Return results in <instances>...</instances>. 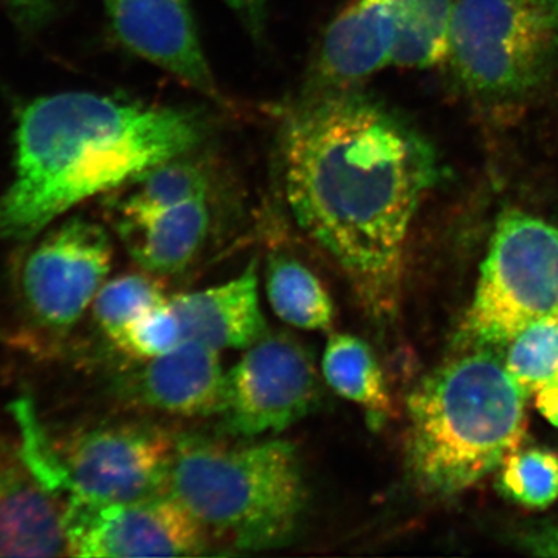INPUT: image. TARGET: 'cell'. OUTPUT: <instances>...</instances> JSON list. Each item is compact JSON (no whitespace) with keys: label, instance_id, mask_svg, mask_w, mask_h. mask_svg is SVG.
Instances as JSON below:
<instances>
[{"label":"cell","instance_id":"obj_1","mask_svg":"<svg viewBox=\"0 0 558 558\" xmlns=\"http://www.w3.org/2000/svg\"><path fill=\"white\" fill-rule=\"evenodd\" d=\"M281 161L300 229L339 264L374 318L389 317L411 222L439 179L433 146L355 89L314 92L286 116Z\"/></svg>","mask_w":558,"mask_h":558},{"label":"cell","instance_id":"obj_2","mask_svg":"<svg viewBox=\"0 0 558 558\" xmlns=\"http://www.w3.org/2000/svg\"><path fill=\"white\" fill-rule=\"evenodd\" d=\"M197 110L65 92L31 102L16 131V168L0 197V241H27L70 209L123 189L204 142Z\"/></svg>","mask_w":558,"mask_h":558},{"label":"cell","instance_id":"obj_3","mask_svg":"<svg viewBox=\"0 0 558 558\" xmlns=\"http://www.w3.org/2000/svg\"><path fill=\"white\" fill-rule=\"evenodd\" d=\"M405 461L414 486L450 498L478 484L526 435V395L492 348L446 363L407 399Z\"/></svg>","mask_w":558,"mask_h":558},{"label":"cell","instance_id":"obj_4","mask_svg":"<svg viewBox=\"0 0 558 558\" xmlns=\"http://www.w3.org/2000/svg\"><path fill=\"white\" fill-rule=\"evenodd\" d=\"M168 492L207 535L242 553L288 545L307 502L299 451L284 439L179 436Z\"/></svg>","mask_w":558,"mask_h":558},{"label":"cell","instance_id":"obj_5","mask_svg":"<svg viewBox=\"0 0 558 558\" xmlns=\"http://www.w3.org/2000/svg\"><path fill=\"white\" fill-rule=\"evenodd\" d=\"M22 451L62 505H117L168 492L175 436L157 425L112 424L50 442L22 410Z\"/></svg>","mask_w":558,"mask_h":558},{"label":"cell","instance_id":"obj_6","mask_svg":"<svg viewBox=\"0 0 558 558\" xmlns=\"http://www.w3.org/2000/svg\"><path fill=\"white\" fill-rule=\"evenodd\" d=\"M446 60L472 97L526 100L558 62V17L532 0H458Z\"/></svg>","mask_w":558,"mask_h":558},{"label":"cell","instance_id":"obj_7","mask_svg":"<svg viewBox=\"0 0 558 558\" xmlns=\"http://www.w3.org/2000/svg\"><path fill=\"white\" fill-rule=\"evenodd\" d=\"M557 306L558 227L526 213H502L465 317V339L502 347Z\"/></svg>","mask_w":558,"mask_h":558},{"label":"cell","instance_id":"obj_8","mask_svg":"<svg viewBox=\"0 0 558 558\" xmlns=\"http://www.w3.org/2000/svg\"><path fill=\"white\" fill-rule=\"evenodd\" d=\"M319 400L314 355L284 330H267L223 377L220 425L238 438L278 435L310 416Z\"/></svg>","mask_w":558,"mask_h":558},{"label":"cell","instance_id":"obj_9","mask_svg":"<svg viewBox=\"0 0 558 558\" xmlns=\"http://www.w3.org/2000/svg\"><path fill=\"white\" fill-rule=\"evenodd\" d=\"M113 248L108 231L72 218L47 233L25 258L21 292L35 325L69 332L108 279Z\"/></svg>","mask_w":558,"mask_h":558},{"label":"cell","instance_id":"obj_10","mask_svg":"<svg viewBox=\"0 0 558 558\" xmlns=\"http://www.w3.org/2000/svg\"><path fill=\"white\" fill-rule=\"evenodd\" d=\"M68 556L190 557L209 546L207 532L170 492L117 505H64Z\"/></svg>","mask_w":558,"mask_h":558},{"label":"cell","instance_id":"obj_11","mask_svg":"<svg viewBox=\"0 0 558 558\" xmlns=\"http://www.w3.org/2000/svg\"><path fill=\"white\" fill-rule=\"evenodd\" d=\"M105 7L113 35L128 50L222 101L189 0H105Z\"/></svg>","mask_w":558,"mask_h":558},{"label":"cell","instance_id":"obj_12","mask_svg":"<svg viewBox=\"0 0 558 558\" xmlns=\"http://www.w3.org/2000/svg\"><path fill=\"white\" fill-rule=\"evenodd\" d=\"M68 556L64 505L0 436V557Z\"/></svg>","mask_w":558,"mask_h":558},{"label":"cell","instance_id":"obj_13","mask_svg":"<svg viewBox=\"0 0 558 558\" xmlns=\"http://www.w3.org/2000/svg\"><path fill=\"white\" fill-rule=\"evenodd\" d=\"M395 43L392 0H352L325 33L311 94L355 89L391 64Z\"/></svg>","mask_w":558,"mask_h":558},{"label":"cell","instance_id":"obj_14","mask_svg":"<svg viewBox=\"0 0 558 558\" xmlns=\"http://www.w3.org/2000/svg\"><path fill=\"white\" fill-rule=\"evenodd\" d=\"M226 373L219 351L193 340L146 360L130 380V396L140 405L180 417L218 413Z\"/></svg>","mask_w":558,"mask_h":558},{"label":"cell","instance_id":"obj_15","mask_svg":"<svg viewBox=\"0 0 558 558\" xmlns=\"http://www.w3.org/2000/svg\"><path fill=\"white\" fill-rule=\"evenodd\" d=\"M178 315L183 340L205 347L247 349L266 336L267 326L259 303V279L252 263L240 277L211 288L180 293L170 299Z\"/></svg>","mask_w":558,"mask_h":558},{"label":"cell","instance_id":"obj_16","mask_svg":"<svg viewBox=\"0 0 558 558\" xmlns=\"http://www.w3.org/2000/svg\"><path fill=\"white\" fill-rule=\"evenodd\" d=\"M208 197L183 202L145 218L117 219V231L142 267L153 275L185 270L208 238Z\"/></svg>","mask_w":558,"mask_h":558},{"label":"cell","instance_id":"obj_17","mask_svg":"<svg viewBox=\"0 0 558 558\" xmlns=\"http://www.w3.org/2000/svg\"><path fill=\"white\" fill-rule=\"evenodd\" d=\"M323 377L340 398L357 405L369 425L379 428L392 413L384 371L373 348L348 332L330 333L322 362Z\"/></svg>","mask_w":558,"mask_h":558},{"label":"cell","instance_id":"obj_18","mask_svg":"<svg viewBox=\"0 0 558 558\" xmlns=\"http://www.w3.org/2000/svg\"><path fill=\"white\" fill-rule=\"evenodd\" d=\"M266 295L281 322L301 330L332 329V299L317 275L301 260L275 253L267 260Z\"/></svg>","mask_w":558,"mask_h":558},{"label":"cell","instance_id":"obj_19","mask_svg":"<svg viewBox=\"0 0 558 558\" xmlns=\"http://www.w3.org/2000/svg\"><path fill=\"white\" fill-rule=\"evenodd\" d=\"M110 211L117 219H137L199 197H208V172L190 154L149 168L123 186Z\"/></svg>","mask_w":558,"mask_h":558},{"label":"cell","instance_id":"obj_20","mask_svg":"<svg viewBox=\"0 0 558 558\" xmlns=\"http://www.w3.org/2000/svg\"><path fill=\"white\" fill-rule=\"evenodd\" d=\"M396 43L392 65L428 69L446 61L453 2L451 0H392Z\"/></svg>","mask_w":558,"mask_h":558},{"label":"cell","instance_id":"obj_21","mask_svg":"<svg viewBox=\"0 0 558 558\" xmlns=\"http://www.w3.org/2000/svg\"><path fill=\"white\" fill-rule=\"evenodd\" d=\"M505 366L529 396L558 377V317L535 319L509 341Z\"/></svg>","mask_w":558,"mask_h":558},{"label":"cell","instance_id":"obj_22","mask_svg":"<svg viewBox=\"0 0 558 558\" xmlns=\"http://www.w3.org/2000/svg\"><path fill=\"white\" fill-rule=\"evenodd\" d=\"M499 490L529 509H546L558 498V454L548 449L513 450L499 465Z\"/></svg>","mask_w":558,"mask_h":558},{"label":"cell","instance_id":"obj_23","mask_svg":"<svg viewBox=\"0 0 558 558\" xmlns=\"http://www.w3.org/2000/svg\"><path fill=\"white\" fill-rule=\"evenodd\" d=\"M165 300L159 279L143 270L106 281L92 303V311L102 333L113 343L132 319Z\"/></svg>","mask_w":558,"mask_h":558},{"label":"cell","instance_id":"obj_24","mask_svg":"<svg viewBox=\"0 0 558 558\" xmlns=\"http://www.w3.org/2000/svg\"><path fill=\"white\" fill-rule=\"evenodd\" d=\"M182 341L178 315L172 310L170 299H167L132 319L113 344L130 357L146 362L167 354Z\"/></svg>","mask_w":558,"mask_h":558},{"label":"cell","instance_id":"obj_25","mask_svg":"<svg viewBox=\"0 0 558 558\" xmlns=\"http://www.w3.org/2000/svg\"><path fill=\"white\" fill-rule=\"evenodd\" d=\"M11 14L25 31H38L53 17L62 0H5Z\"/></svg>","mask_w":558,"mask_h":558},{"label":"cell","instance_id":"obj_26","mask_svg":"<svg viewBox=\"0 0 558 558\" xmlns=\"http://www.w3.org/2000/svg\"><path fill=\"white\" fill-rule=\"evenodd\" d=\"M241 24L247 28L253 39H260L267 27L270 0H222Z\"/></svg>","mask_w":558,"mask_h":558},{"label":"cell","instance_id":"obj_27","mask_svg":"<svg viewBox=\"0 0 558 558\" xmlns=\"http://www.w3.org/2000/svg\"><path fill=\"white\" fill-rule=\"evenodd\" d=\"M523 548L534 556L558 557V524H549L529 532L523 539Z\"/></svg>","mask_w":558,"mask_h":558},{"label":"cell","instance_id":"obj_28","mask_svg":"<svg viewBox=\"0 0 558 558\" xmlns=\"http://www.w3.org/2000/svg\"><path fill=\"white\" fill-rule=\"evenodd\" d=\"M535 407L549 424L558 427V377L535 391Z\"/></svg>","mask_w":558,"mask_h":558},{"label":"cell","instance_id":"obj_29","mask_svg":"<svg viewBox=\"0 0 558 558\" xmlns=\"http://www.w3.org/2000/svg\"><path fill=\"white\" fill-rule=\"evenodd\" d=\"M537 3L542 9L548 10L549 13L556 14L558 17V0H532Z\"/></svg>","mask_w":558,"mask_h":558},{"label":"cell","instance_id":"obj_30","mask_svg":"<svg viewBox=\"0 0 558 558\" xmlns=\"http://www.w3.org/2000/svg\"><path fill=\"white\" fill-rule=\"evenodd\" d=\"M554 314H556V315H557V317H558V306H557L556 312H554Z\"/></svg>","mask_w":558,"mask_h":558}]
</instances>
